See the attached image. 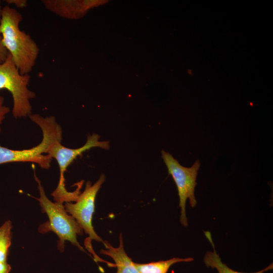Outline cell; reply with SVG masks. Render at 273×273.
<instances>
[{
	"instance_id": "cell-17",
	"label": "cell",
	"mask_w": 273,
	"mask_h": 273,
	"mask_svg": "<svg viewBox=\"0 0 273 273\" xmlns=\"http://www.w3.org/2000/svg\"><path fill=\"white\" fill-rule=\"evenodd\" d=\"M3 7L2 6V2L0 1V20H1V15H2V12Z\"/></svg>"
},
{
	"instance_id": "cell-8",
	"label": "cell",
	"mask_w": 273,
	"mask_h": 273,
	"mask_svg": "<svg viewBox=\"0 0 273 273\" xmlns=\"http://www.w3.org/2000/svg\"><path fill=\"white\" fill-rule=\"evenodd\" d=\"M101 0H43L44 7L65 19H77L83 17L88 10L104 2Z\"/></svg>"
},
{
	"instance_id": "cell-14",
	"label": "cell",
	"mask_w": 273,
	"mask_h": 273,
	"mask_svg": "<svg viewBox=\"0 0 273 273\" xmlns=\"http://www.w3.org/2000/svg\"><path fill=\"white\" fill-rule=\"evenodd\" d=\"M9 53L2 42V36L0 32V64L5 61Z\"/></svg>"
},
{
	"instance_id": "cell-9",
	"label": "cell",
	"mask_w": 273,
	"mask_h": 273,
	"mask_svg": "<svg viewBox=\"0 0 273 273\" xmlns=\"http://www.w3.org/2000/svg\"><path fill=\"white\" fill-rule=\"evenodd\" d=\"M106 249H102L101 253L110 257L115 264L112 265L117 269L116 273H140L135 267L134 262L125 252L123 243L122 234L119 235V245L113 247L108 241H103Z\"/></svg>"
},
{
	"instance_id": "cell-7",
	"label": "cell",
	"mask_w": 273,
	"mask_h": 273,
	"mask_svg": "<svg viewBox=\"0 0 273 273\" xmlns=\"http://www.w3.org/2000/svg\"><path fill=\"white\" fill-rule=\"evenodd\" d=\"M105 180V176L102 174L93 185L90 181L86 182L84 191L79 195L75 203L67 202L65 208L79 223L86 234L88 240H95L98 242L104 241L94 230L92 219L95 211V200L97 194Z\"/></svg>"
},
{
	"instance_id": "cell-10",
	"label": "cell",
	"mask_w": 273,
	"mask_h": 273,
	"mask_svg": "<svg viewBox=\"0 0 273 273\" xmlns=\"http://www.w3.org/2000/svg\"><path fill=\"white\" fill-rule=\"evenodd\" d=\"M204 234L213 249V252L208 251L206 252L204 259V263L207 267L215 268L218 273H264L273 269L272 263L262 270L253 272H243L231 269L221 261L219 255L216 253L210 232L205 231Z\"/></svg>"
},
{
	"instance_id": "cell-4",
	"label": "cell",
	"mask_w": 273,
	"mask_h": 273,
	"mask_svg": "<svg viewBox=\"0 0 273 273\" xmlns=\"http://www.w3.org/2000/svg\"><path fill=\"white\" fill-rule=\"evenodd\" d=\"M100 136L96 133L87 136L85 144L78 148L72 149L64 147L61 142H55L50 147L47 154L56 159L60 170L59 183L56 190L52 193L56 202L63 203L64 202L76 201L80 194L83 182L78 183L76 189L72 192H68L65 187L64 173L72 162L84 152L94 147L104 149H109L108 141H100Z\"/></svg>"
},
{
	"instance_id": "cell-2",
	"label": "cell",
	"mask_w": 273,
	"mask_h": 273,
	"mask_svg": "<svg viewBox=\"0 0 273 273\" xmlns=\"http://www.w3.org/2000/svg\"><path fill=\"white\" fill-rule=\"evenodd\" d=\"M29 117L42 130L41 142L31 148L19 150L0 145V165L10 162H32L38 164L42 168L50 167L52 158L47 154L52 144L62 141V128L54 116L43 117L35 114Z\"/></svg>"
},
{
	"instance_id": "cell-12",
	"label": "cell",
	"mask_w": 273,
	"mask_h": 273,
	"mask_svg": "<svg viewBox=\"0 0 273 273\" xmlns=\"http://www.w3.org/2000/svg\"><path fill=\"white\" fill-rule=\"evenodd\" d=\"M12 222L7 220L0 226V261L7 262L12 240Z\"/></svg>"
},
{
	"instance_id": "cell-16",
	"label": "cell",
	"mask_w": 273,
	"mask_h": 273,
	"mask_svg": "<svg viewBox=\"0 0 273 273\" xmlns=\"http://www.w3.org/2000/svg\"><path fill=\"white\" fill-rule=\"evenodd\" d=\"M11 269V265L7 262L0 261V273H9Z\"/></svg>"
},
{
	"instance_id": "cell-3",
	"label": "cell",
	"mask_w": 273,
	"mask_h": 273,
	"mask_svg": "<svg viewBox=\"0 0 273 273\" xmlns=\"http://www.w3.org/2000/svg\"><path fill=\"white\" fill-rule=\"evenodd\" d=\"M34 177L38 184L39 197L37 199L42 212L46 213L49 220L41 224L38 228V232L45 234L49 231L55 233L59 238L58 248L63 252L64 250L66 241L70 242L81 251L85 252L79 244L77 235H82L83 230L76 220L65 210L63 203L53 202L46 195L40 181L34 174Z\"/></svg>"
},
{
	"instance_id": "cell-5",
	"label": "cell",
	"mask_w": 273,
	"mask_h": 273,
	"mask_svg": "<svg viewBox=\"0 0 273 273\" xmlns=\"http://www.w3.org/2000/svg\"><path fill=\"white\" fill-rule=\"evenodd\" d=\"M30 78L29 74L20 73L9 54L5 61L0 64V90L5 89L11 94L13 100L12 112L16 118L31 114L30 100L36 95L28 88Z\"/></svg>"
},
{
	"instance_id": "cell-15",
	"label": "cell",
	"mask_w": 273,
	"mask_h": 273,
	"mask_svg": "<svg viewBox=\"0 0 273 273\" xmlns=\"http://www.w3.org/2000/svg\"><path fill=\"white\" fill-rule=\"evenodd\" d=\"M5 2L9 4L15 5L18 8H23L27 6L26 0H6Z\"/></svg>"
},
{
	"instance_id": "cell-13",
	"label": "cell",
	"mask_w": 273,
	"mask_h": 273,
	"mask_svg": "<svg viewBox=\"0 0 273 273\" xmlns=\"http://www.w3.org/2000/svg\"><path fill=\"white\" fill-rule=\"evenodd\" d=\"M4 98L0 96V132L1 131V125L5 119L6 115L10 112V108L4 104Z\"/></svg>"
},
{
	"instance_id": "cell-1",
	"label": "cell",
	"mask_w": 273,
	"mask_h": 273,
	"mask_svg": "<svg viewBox=\"0 0 273 273\" xmlns=\"http://www.w3.org/2000/svg\"><path fill=\"white\" fill-rule=\"evenodd\" d=\"M21 14L9 6L3 7L0 20L2 42L21 74H29L39 54V48L31 36L20 29Z\"/></svg>"
},
{
	"instance_id": "cell-11",
	"label": "cell",
	"mask_w": 273,
	"mask_h": 273,
	"mask_svg": "<svg viewBox=\"0 0 273 273\" xmlns=\"http://www.w3.org/2000/svg\"><path fill=\"white\" fill-rule=\"evenodd\" d=\"M192 257L180 258L174 257L166 260L151 262L148 263L134 264L140 273H167L170 267L174 264L181 262H191Z\"/></svg>"
},
{
	"instance_id": "cell-6",
	"label": "cell",
	"mask_w": 273,
	"mask_h": 273,
	"mask_svg": "<svg viewBox=\"0 0 273 273\" xmlns=\"http://www.w3.org/2000/svg\"><path fill=\"white\" fill-rule=\"evenodd\" d=\"M162 158L177 187L179 199V207L181 208L180 221L184 226L188 225L186 213V201L189 199L190 206L194 207L197 204L195 189L197 185L196 178L201 164L197 160L190 167L181 165L172 155L164 150L161 151Z\"/></svg>"
}]
</instances>
